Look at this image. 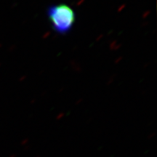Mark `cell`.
Wrapping results in <instances>:
<instances>
[{
	"instance_id": "1",
	"label": "cell",
	"mask_w": 157,
	"mask_h": 157,
	"mask_svg": "<svg viewBox=\"0 0 157 157\" xmlns=\"http://www.w3.org/2000/svg\"><path fill=\"white\" fill-rule=\"evenodd\" d=\"M47 15L52 29L59 34H68L75 23V13L70 6L64 4L50 6Z\"/></svg>"
}]
</instances>
